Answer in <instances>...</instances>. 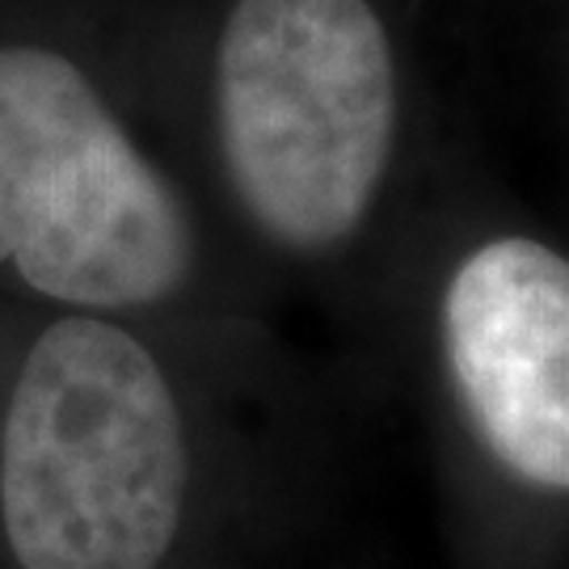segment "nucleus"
<instances>
[{
  "instance_id": "nucleus-1",
  "label": "nucleus",
  "mask_w": 569,
  "mask_h": 569,
  "mask_svg": "<svg viewBox=\"0 0 569 569\" xmlns=\"http://www.w3.org/2000/svg\"><path fill=\"white\" fill-rule=\"evenodd\" d=\"M190 448L152 350L102 317L39 333L0 427V531L18 569H161Z\"/></svg>"
},
{
  "instance_id": "nucleus-2",
  "label": "nucleus",
  "mask_w": 569,
  "mask_h": 569,
  "mask_svg": "<svg viewBox=\"0 0 569 569\" xmlns=\"http://www.w3.org/2000/svg\"><path fill=\"white\" fill-rule=\"evenodd\" d=\"M216 122L249 220L291 253L346 244L397 152V56L371 0H237Z\"/></svg>"
},
{
  "instance_id": "nucleus-3",
  "label": "nucleus",
  "mask_w": 569,
  "mask_h": 569,
  "mask_svg": "<svg viewBox=\"0 0 569 569\" xmlns=\"http://www.w3.org/2000/svg\"><path fill=\"white\" fill-rule=\"evenodd\" d=\"M72 308L169 300L194 270L178 190L77 63L0 42V266Z\"/></svg>"
},
{
  "instance_id": "nucleus-4",
  "label": "nucleus",
  "mask_w": 569,
  "mask_h": 569,
  "mask_svg": "<svg viewBox=\"0 0 569 569\" xmlns=\"http://www.w3.org/2000/svg\"><path fill=\"white\" fill-rule=\"evenodd\" d=\"M443 355L477 435L528 486L569 493V258L493 237L443 291Z\"/></svg>"
}]
</instances>
